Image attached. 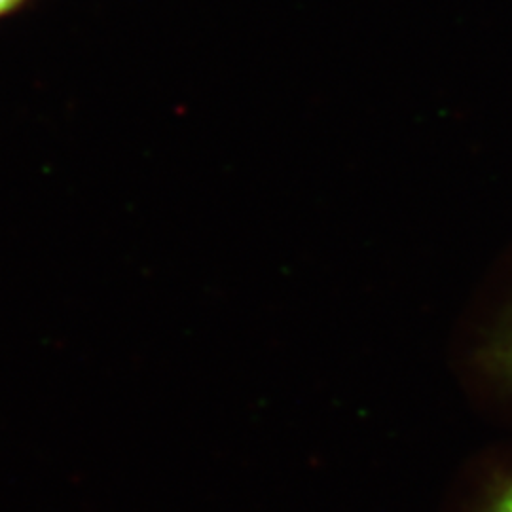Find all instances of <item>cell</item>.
I'll return each instance as SVG.
<instances>
[{"label":"cell","mask_w":512,"mask_h":512,"mask_svg":"<svg viewBox=\"0 0 512 512\" xmlns=\"http://www.w3.org/2000/svg\"><path fill=\"white\" fill-rule=\"evenodd\" d=\"M23 0H0V16L16 10Z\"/></svg>","instance_id":"cell-2"},{"label":"cell","mask_w":512,"mask_h":512,"mask_svg":"<svg viewBox=\"0 0 512 512\" xmlns=\"http://www.w3.org/2000/svg\"><path fill=\"white\" fill-rule=\"evenodd\" d=\"M486 512H512V484L503 488L499 494L495 495L492 505Z\"/></svg>","instance_id":"cell-1"}]
</instances>
